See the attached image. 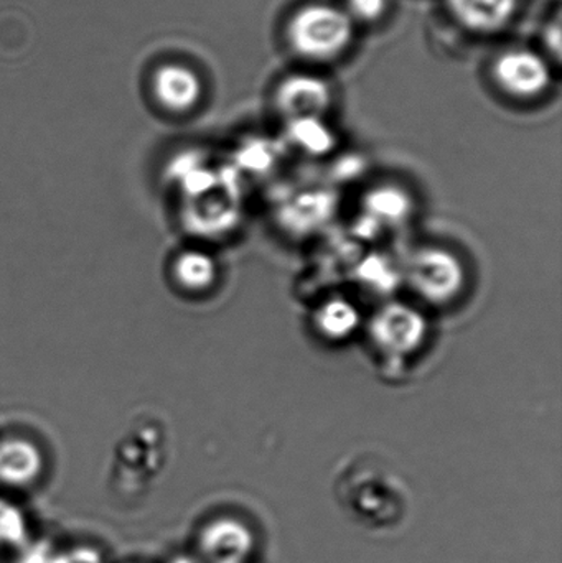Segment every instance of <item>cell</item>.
<instances>
[{"mask_svg": "<svg viewBox=\"0 0 562 563\" xmlns=\"http://www.w3.org/2000/svg\"><path fill=\"white\" fill-rule=\"evenodd\" d=\"M333 498L352 525L373 534L399 531L411 516L412 495L405 476L373 453L352 456L340 465Z\"/></svg>", "mask_w": 562, "mask_h": 563, "instance_id": "6da1fadb", "label": "cell"}, {"mask_svg": "<svg viewBox=\"0 0 562 563\" xmlns=\"http://www.w3.org/2000/svg\"><path fill=\"white\" fill-rule=\"evenodd\" d=\"M353 20L332 5L306 7L289 23V42L297 55L310 62H330L349 48Z\"/></svg>", "mask_w": 562, "mask_h": 563, "instance_id": "7a4b0ae2", "label": "cell"}, {"mask_svg": "<svg viewBox=\"0 0 562 563\" xmlns=\"http://www.w3.org/2000/svg\"><path fill=\"white\" fill-rule=\"evenodd\" d=\"M495 78L508 95L537 98L550 86L551 73L543 56L530 49H514L498 58Z\"/></svg>", "mask_w": 562, "mask_h": 563, "instance_id": "3957f363", "label": "cell"}, {"mask_svg": "<svg viewBox=\"0 0 562 563\" xmlns=\"http://www.w3.org/2000/svg\"><path fill=\"white\" fill-rule=\"evenodd\" d=\"M329 85L310 75H294L277 89V106L290 119L319 118L329 108Z\"/></svg>", "mask_w": 562, "mask_h": 563, "instance_id": "277c9868", "label": "cell"}, {"mask_svg": "<svg viewBox=\"0 0 562 563\" xmlns=\"http://www.w3.org/2000/svg\"><path fill=\"white\" fill-rule=\"evenodd\" d=\"M409 274L412 285L434 300H444L461 284V267L454 257L439 251L416 256Z\"/></svg>", "mask_w": 562, "mask_h": 563, "instance_id": "5b68a950", "label": "cell"}, {"mask_svg": "<svg viewBox=\"0 0 562 563\" xmlns=\"http://www.w3.org/2000/svg\"><path fill=\"white\" fill-rule=\"evenodd\" d=\"M455 19L477 33H495L504 29L515 10L518 0H448Z\"/></svg>", "mask_w": 562, "mask_h": 563, "instance_id": "8992f818", "label": "cell"}, {"mask_svg": "<svg viewBox=\"0 0 562 563\" xmlns=\"http://www.w3.org/2000/svg\"><path fill=\"white\" fill-rule=\"evenodd\" d=\"M425 323L409 308L393 307L383 311L373 324L376 343L388 351H409L421 340Z\"/></svg>", "mask_w": 562, "mask_h": 563, "instance_id": "52a82bcc", "label": "cell"}, {"mask_svg": "<svg viewBox=\"0 0 562 563\" xmlns=\"http://www.w3.org/2000/svg\"><path fill=\"white\" fill-rule=\"evenodd\" d=\"M38 449L26 440L12 439L0 443V482L5 485H29L42 472Z\"/></svg>", "mask_w": 562, "mask_h": 563, "instance_id": "ba28073f", "label": "cell"}, {"mask_svg": "<svg viewBox=\"0 0 562 563\" xmlns=\"http://www.w3.org/2000/svg\"><path fill=\"white\" fill-rule=\"evenodd\" d=\"M155 92L172 111H187L200 99L201 82L188 68L167 66L155 78Z\"/></svg>", "mask_w": 562, "mask_h": 563, "instance_id": "9c48e42d", "label": "cell"}, {"mask_svg": "<svg viewBox=\"0 0 562 563\" xmlns=\"http://www.w3.org/2000/svg\"><path fill=\"white\" fill-rule=\"evenodd\" d=\"M175 274L184 287L200 290L213 282L217 269H214L213 261L207 254L188 251L178 257L177 264H175Z\"/></svg>", "mask_w": 562, "mask_h": 563, "instance_id": "30bf717a", "label": "cell"}, {"mask_svg": "<svg viewBox=\"0 0 562 563\" xmlns=\"http://www.w3.org/2000/svg\"><path fill=\"white\" fill-rule=\"evenodd\" d=\"M294 139L307 147L323 148L330 142V134L319 118L294 119L290 125Z\"/></svg>", "mask_w": 562, "mask_h": 563, "instance_id": "8fae6325", "label": "cell"}, {"mask_svg": "<svg viewBox=\"0 0 562 563\" xmlns=\"http://www.w3.org/2000/svg\"><path fill=\"white\" fill-rule=\"evenodd\" d=\"M22 536V516L13 506L0 501V544H15Z\"/></svg>", "mask_w": 562, "mask_h": 563, "instance_id": "7c38bea8", "label": "cell"}, {"mask_svg": "<svg viewBox=\"0 0 562 563\" xmlns=\"http://www.w3.org/2000/svg\"><path fill=\"white\" fill-rule=\"evenodd\" d=\"M350 19L360 22H375L382 19L383 13L388 9V0H346Z\"/></svg>", "mask_w": 562, "mask_h": 563, "instance_id": "4fadbf2b", "label": "cell"}, {"mask_svg": "<svg viewBox=\"0 0 562 563\" xmlns=\"http://www.w3.org/2000/svg\"><path fill=\"white\" fill-rule=\"evenodd\" d=\"M322 324L327 331L343 333L355 324V313H353L352 308L345 307V305H330L323 311Z\"/></svg>", "mask_w": 562, "mask_h": 563, "instance_id": "5bb4252c", "label": "cell"}]
</instances>
